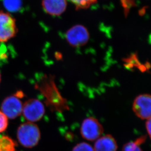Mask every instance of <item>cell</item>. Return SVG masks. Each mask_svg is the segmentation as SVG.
Masks as SVG:
<instances>
[{"mask_svg":"<svg viewBox=\"0 0 151 151\" xmlns=\"http://www.w3.org/2000/svg\"><path fill=\"white\" fill-rule=\"evenodd\" d=\"M17 138L19 142L23 147L32 148L36 147L40 141V129L34 123H24L18 128Z\"/></svg>","mask_w":151,"mask_h":151,"instance_id":"cell-1","label":"cell"},{"mask_svg":"<svg viewBox=\"0 0 151 151\" xmlns=\"http://www.w3.org/2000/svg\"><path fill=\"white\" fill-rule=\"evenodd\" d=\"M45 113L44 104L37 99H30L23 104L22 114L28 122L35 123L39 121Z\"/></svg>","mask_w":151,"mask_h":151,"instance_id":"cell-2","label":"cell"},{"mask_svg":"<svg viewBox=\"0 0 151 151\" xmlns=\"http://www.w3.org/2000/svg\"><path fill=\"white\" fill-rule=\"evenodd\" d=\"M18 32L16 20L10 14L0 10V43L8 41Z\"/></svg>","mask_w":151,"mask_h":151,"instance_id":"cell-3","label":"cell"},{"mask_svg":"<svg viewBox=\"0 0 151 151\" xmlns=\"http://www.w3.org/2000/svg\"><path fill=\"white\" fill-rule=\"evenodd\" d=\"M80 132L81 137L88 141H95L104 132L102 124L96 119L93 117H87L81 123Z\"/></svg>","mask_w":151,"mask_h":151,"instance_id":"cell-4","label":"cell"},{"mask_svg":"<svg viewBox=\"0 0 151 151\" xmlns=\"http://www.w3.org/2000/svg\"><path fill=\"white\" fill-rule=\"evenodd\" d=\"M90 38L87 29L81 24H77L69 29L66 33V39L70 46L77 47L87 44Z\"/></svg>","mask_w":151,"mask_h":151,"instance_id":"cell-5","label":"cell"},{"mask_svg":"<svg viewBox=\"0 0 151 151\" xmlns=\"http://www.w3.org/2000/svg\"><path fill=\"white\" fill-rule=\"evenodd\" d=\"M23 104L16 95L6 97L1 103V111L11 119H15L22 114Z\"/></svg>","mask_w":151,"mask_h":151,"instance_id":"cell-6","label":"cell"},{"mask_svg":"<svg viewBox=\"0 0 151 151\" xmlns=\"http://www.w3.org/2000/svg\"><path fill=\"white\" fill-rule=\"evenodd\" d=\"M133 111L138 117L142 119L151 118V95L140 94L134 99Z\"/></svg>","mask_w":151,"mask_h":151,"instance_id":"cell-7","label":"cell"},{"mask_svg":"<svg viewBox=\"0 0 151 151\" xmlns=\"http://www.w3.org/2000/svg\"><path fill=\"white\" fill-rule=\"evenodd\" d=\"M42 6L48 14L59 16L65 12L67 3L66 0H42Z\"/></svg>","mask_w":151,"mask_h":151,"instance_id":"cell-8","label":"cell"},{"mask_svg":"<svg viewBox=\"0 0 151 151\" xmlns=\"http://www.w3.org/2000/svg\"><path fill=\"white\" fill-rule=\"evenodd\" d=\"M117 142L110 134H106L96 140L94 145L95 151H116Z\"/></svg>","mask_w":151,"mask_h":151,"instance_id":"cell-9","label":"cell"},{"mask_svg":"<svg viewBox=\"0 0 151 151\" xmlns=\"http://www.w3.org/2000/svg\"><path fill=\"white\" fill-rule=\"evenodd\" d=\"M17 144L15 140L7 135L0 137V151H16Z\"/></svg>","mask_w":151,"mask_h":151,"instance_id":"cell-10","label":"cell"},{"mask_svg":"<svg viewBox=\"0 0 151 151\" xmlns=\"http://www.w3.org/2000/svg\"><path fill=\"white\" fill-rule=\"evenodd\" d=\"M145 140V136H142L134 142L131 141L127 143L123 147L122 151H142L140 145L144 143Z\"/></svg>","mask_w":151,"mask_h":151,"instance_id":"cell-11","label":"cell"},{"mask_svg":"<svg viewBox=\"0 0 151 151\" xmlns=\"http://www.w3.org/2000/svg\"><path fill=\"white\" fill-rule=\"evenodd\" d=\"M3 4L4 8L12 12H18L22 6V0H3Z\"/></svg>","mask_w":151,"mask_h":151,"instance_id":"cell-12","label":"cell"},{"mask_svg":"<svg viewBox=\"0 0 151 151\" xmlns=\"http://www.w3.org/2000/svg\"><path fill=\"white\" fill-rule=\"evenodd\" d=\"M75 6L77 10L86 9L97 2V0H69Z\"/></svg>","mask_w":151,"mask_h":151,"instance_id":"cell-13","label":"cell"},{"mask_svg":"<svg viewBox=\"0 0 151 151\" xmlns=\"http://www.w3.org/2000/svg\"><path fill=\"white\" fill-rule=\"evenodd\" d=\"M72 151H95L90 144L86 142H81L77 144Z\"/></svg>","mask_w":151,"mask_h":151,"instance_id":"cell-14","label":"cell"},{"mask_svg":"<svg viewBox=\"0 0 151 151\" xmlns=\"http://www.w3.org/2000/svg\"><path fill=\"white\" fill-rule=\"evenodd\" d=\"M9 125V120L7 116L0 111V134L4 132Z\"/></svg>","mask_w":151,"mask_h":151,"instance_id":"cell-15","label":"cell"},{"mask_svg":"<svg viewBox=\"0 0 151 151\" xmlns=\"http://www.w3.org/2000/svg\"><path fill=\"white\" fill-rule=\"evenodd\" d=\"M146 127L149 135L151 138V118L148 119L146 123Z\"/></svg>","mask_w":151,"mask_h":151,"instance_id":"cell-16","label":"cell"},{"mask_svg":"<svg viewBox=\"0 0 151 151\" xmlns=\"http://www.w3.org/2000/svg\"><path fill=\"white\" fill-rule=\"evenodd\" d=\"M1 73H0V82H1Z\"/></svg>","mask_w":151,"mask_h":151,"instance_id":"cell-17","label":"cell"}]
</instances>
